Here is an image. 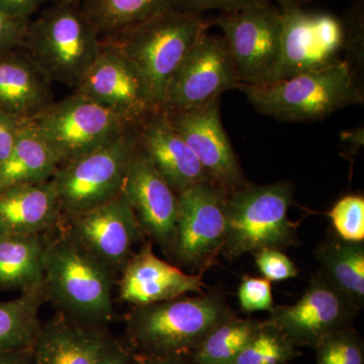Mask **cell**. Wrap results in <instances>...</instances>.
Wrapping results in <instances>:
<instances>
[{
  "mask_svg": "<svg viewBox=\"0 0 364 364\" xmlns=\"http://www.w3.org/2000/svg\"><path fill=\"white\" fill-rule=\"evenodd\" d=\"M233 315L215 294L136 306L127 318V343L136 353L191 358L208 333Z\"/></svg>",
  "mask_w": 364,
  "mask_h": 364,
  "instance_id": "cell-1",
  "label": "cell"
},
{
  "mask_svg": "<svg viewBox=\"0 0 364 364\" xmlns=\"http://www.w3.org/2000/svg\"><path fill=\"white\" fill-rule=\"evenodd\" d=\"M102 38L80 0L56 2L28 21L23 50L51 82L75 88L97 59Z\"/></svg>",
  "mask_w": 364,
  "mask_h": 364,
  "instance_id": "cell-2",
  "label": "cell"
},
{
  "mask_svg": "<svg viewBox=\"0 0 364 364\" xmlns=\"http://www.w3.org/2000/svg\"><path fill=\"white\" fill-rule=\"evenodd\" d=\"M256 111L286 122H314L349 105L363 104L353 65L340 62L263 85L238 88Z\"/></svg>",
  "mask_w": 364,
  "mask_h": 364,
  "instance_id": "cell-3",
  "label": "cell"
},
{
  "mask_svg": "<svg viewBox=\"0 0 364 364\" xmlns=\"http://www.w3.org/2000/svg\"><path fill=\"white\" fill-rule=\"evenodd\" d=\"M208 26L200 14L173 9L102 40L116 46L136 67L151 102L160 109L177 69Z\"/></svg>",
  "mask_w": 364,
  "mask_h": 364,
  "instance_id": "cell-4",
  "label": "cell"
},
{
  "mask_svg": "<svg viewBox=\"0 0 364 364\" xmlns=\"http://www.w3.org/2000/svg\"><path fill=\"white\" fill-rule=\"evenodd\" d=\"M112 284V270L70 237L46 239V294L67 317L87 325L109 322L114 315Z\"/></svg>",
  "mask_w": 364,
  "mask_h": 364,
  "instance_id": "cell-5",
  "label": "cell"
},
{
  "mask_svg": "<svg viewBox=\"0 0 364 364\" xmlns=\"http://www.w3.org/2000/svg\"><path fill=\"white\" fill-rule=\"evenodd\" d=\"M294 186L282 181L265 186L246 183L227 196V235L222 252L233 260L263 248L282 249L296 241L289 218Z\"/></svg>",
  "mask_w": 364,
  "mask_h": 364,
  "instance_id": "cell-6",
  "label": "cell"
},
{
  "mask_svg": "<svg viewBox=\"0 0 364 364\" xmlns=\"http://www.w3.org/2000/svg\"><path fill=\"white\" fill-rule=\"evenodd\" d=\"M282 18L279 62L265 83L284 80L347 61L354 53L345 21L328 13L279 4ZM348 62V61H347Z\"/></svg>",
  "mask_w": 364,
  "mask_h": 364,
  "instance_id": "cell-7",
  "label": "cell"
},
{
  "mask_svg": "<svg viewBox=\"0 0 364 364\" xmlns=\"http://www.w3.org/2000/svg\"><path fill=\"white\" fill-rule=\"evenodd\" d=\"M28 119L58 158L60 166L104 147L134 128L75 92L51 102Z\"/></svg>",
  "mask_w": 364,
  "mask_h": 364,
  "instance_id": "cell-8",
  "label": "cell"
},
{
  "mask_svg": "<svg viewBox=\"0 0 364 364\" xmlns=\"http://www.w3.org/2000/svg\"><path fill=\"white\" fill-rule=\"evenodd\" d=\"M136 129H129L112 143L59 167L51 181L62 214L70 217L122 193L139 146Z\"/></svg>",
  "mask_w": 364,
  "mask_h": 364,
  "instance_id": "cell-9",
  "label": "cell"
},
{
  "mask_svg": "<svg viewBox=\"0 0 364 364\" xmlns=\"http://www.w3.org/2000/svg\"><path fill=\"white\" fill-rule=\"evenodd\" d=\"M223 32L240 85H263L279 62L282 18L272 2L243 11L222 13L208 21Z\"/></svg>",
  "mask_w": 364,
  "mask_h": 364,
  "instance_id": "cell-10",
  "label": "cell"
},
{
  "mask_svg": "<svg viewBox=\"0 0 364 364\" xmlns=\"http://www.w3.org/2000/svg\"><path fill=\"white\" fill-rule=\"evenodd\" d=\"M178 215L172 250L182 264L207 268L226 241L227 193L203 182L178 193Z\"/></svg>",
  "mask_w": 364,
  "mask_h": 364,
  "instance_id": "cell-11",
  "label": "cell"
},
{
  "mask_svg": "<svg viewBox=\"0 0 364 364\" xmlns=\"http://www.w3.org/2000/svg\"><path fill=\"white\" fill-rule=\"evenodd\" d=\"M74 92L90 98L134 128L157 111L136 67L116 46L105 40Z\"/></svg>",
  "mask_w": 364,
  "mask_h": 364,
  "instance_id": "cell-12",
  "label": "cell"
},
{
  "mask_svg": "<svg viewBox=\"0 0 364 364\" xmlns=\"http://www.w3.org/2000/svg\"><path fill=\"white\" fill-rule=\"evenodd\" d=\"M358 312V306L318 272L296 304L273 306L267 322L296 347L315 348L334 333L351 327Z\"/></svg>",
  "mask_w": 364,
  "mask_h": 364,
  "instance_id": "cell-13",
  "label": "cell"
},
{
  "mask_svg": "<svg viewBox=\"0 0 364 364\" xmlns=\"http://www.w3.org/2000/svg\"><path fill=\"white\" fill-rule=\"evenodd\" d=\"M239 86L224 40L205 32L177 69L160 109L170 112L200 107Z\"/></svg>",
  "mask_w": 364,
  "mask_h": 364,
  "instance_id": "cell-14",
  "label": "cell"
},
{
  "mask_svg": "<svg viewBox=\"0 0 364 364\" xmlns=\"http://www.w3.org/2000/svg\"><path fill=\"white\" fill-rule=\"evenodd\" d=\"M166 114L213 184L230 195L248 183L223 126L220 98L200 107Z\"/></svg>",
  "mask_w": 364,
  "mask_h": 364,
  "instance_id": "cell-15",
  "label": "cell"
},
{
  "mask_svg": "<svg viewBox=\"0 0 364 364\" xmlns=\"http://www.w3.org/2000/svg\"><path fill=\"white\" fill-rule=\"evenodd\" d=\"M68 218V237L112 272L123 269L144 235L123 193Z\"/></svg>",
  "mask_w": 364,
  "mask_h": 364,
  "instance_id": "cell-16",
  "label": "cell"
},
{
  "mask_svg": "<svg viewBox=\"0 0 364 364\" xmlns=\"http://www.w3.org/2000/svg\"><path fill=\"white\" fill-rule=\"evenodd\" d=\"M122 193L133 208L144 234L163 248L171 249L176 233L178 196L140 145L127 170Z\"/></svg>",
  "mask_w": 364,
  "mask_h": 364,
  "instance_id": "cell-17",
  "label": "cell"
},
{
  "mask_svg": "<svg viewBox=\"0 0 364 364\" xmlns=\"http://www.w3.org/2000/svg\"><path fill=\"white\" fill-rule=\"evenodd\" d=\"M119 282V299L135 306L152 305L200 293L205 284L200 275H191L160 259L146 244L124 265Z\"/></svg>",
  "mask_w": 364,
  "mask_h": 364,
  "instance_id": "cell-18",
  "label": "cell"
},
{
  "mask_svg": "<svg viewBox=\"0 0 364 364\" xmlns=\"http://www.w3.org/2000/svg\"><path fill=\"white\" fill-rule=\"evenodd\" d=\"M136 132L139 145L177 195L196 184L210 182L166 112L161 109L151 112Z\"/></svg>",
  "mask_w": 364,
  "mask_h": 364,
  "instance_id": "cell-19",
  "label": "cell"
},
{
  "mask_svg": "<svg viewBox=\"0 0 364 364\" xmlns=\"http://www.w3.org/2000/svg\"><path fill=\"white\" fill-rule=\"evenodd\" d=\"M114 340L100 326L56 318L41 326L32 364H98Z\"/></svg>",
  "mask_w": 364,
  "mask_h": 364,
  "instance_id": "cell-20",
  "label": "cell"
},
{
  "mask_svg": "<svg viewBox=\"0 0 364 364\" xmlns=\"http://www.w3.org/2000/svg\"><path fill=\"white\" fill-rule=\"evenodd\" d=\"M61 214L52 181L0 189V235H42L56 224Z\"/></svg>",
  "mask_w": 364,
  "mask_h": 364,
  "instance_id": "cell-21",
  "label": "cell"
},
{
  "mask_svg": "<svg viewBox=\"0 0 364 364\" xmlns=\"http://www.w3.org/2000/svg\"><path fill=\"white\" fill-rule=\"evenodd\" d=\"M53 102L51 81L23 49L0 59V112L28 119Z\"/></svg>",
  "mask_w": 364,
  "mask_h": 364,
  "instance_id": "cell-22",
  "label": "cell"
},
{
  "mask_svg": "<svg viewBox=\"0 0 364 364\" xmlns=\"http://www.w3.org/2000/svg\"><path fill=\"white\" fill-rule=\"evenodd\" d=\"M46 238L39 234L0 235V289L44 287Z\"/></svg>",
  "mask_w": 364,
  "mask_h": 364,
  "instance_id": "cell-23",
  "label": "cell"
},
{
  "mask_svg": "<svg viewBox=\"0 0 364 364\" xmlns=\"http://www.w3.org/2000/svg\"><path fill=\"white\" fill-rule=\"evenodd\" d=\"M60 162L28 119L21 123L9 156L0 164L2 186L51 181Z\"/></svg>",
  "mask_w": 364,
  "mask_h": 364,
  "instance_id": "cell-24",
  "label": "cell"
},
{
  "mask_svg": "<svg viewBox=\"0 0 364 364\" xmlns=\"http://www.w3.org/2000/svg\"><path fill=\"white\" fill-rule=\"evenodd\" d=\"M320 273L359 310L364 304V244L336 239L316 250Z\"/></svg>",
  "mask_w": 364,
  "mask_h": 364,
  "instance_id": "cell-25",
  "label": "cell"
},
{
  "mask_svg": "<svg viewBox=\"0 0 364 364\" xmlns=\"http://www.w3.org/2000/svg\"><path fill=\"white\" fill-rule=\"evenodd\" d=\"M177 1L178 0H80V6L102 39L176 9Z\"/></svg>",
  "mask_w": 364,
  "mask_h": 364,
  "instance_id": "cell-26",
  "label": "cell"
},
{
  "mask_svg": "<svg viewBox=\"0 0 364 364\" xmlns=\"http://www.w3.org/2000/svg\"><path fill=\"white\" fill-rule=\"evenodd\" d=\"M46 299L43 287L0 303V351L33 347L42 326L39 311Z\"/></svg>",
  "mask_w": 364,
  "mask_h": 364,
  "instance_id": "cell-27",
  "label": "cell"
},
{
  "mask_svg": "<svg viewBox=\"0 0 364 364\" xmlns=\"http://www.w3.org/2000/svg\"><path fill=\"white\" fill-rule=\"evenodd\" d=\"M262 322L233 315L215 326L191 354L195 364H234Z\"/></svg>",
  "mask_w": 364,
  "mask_h": 364,
  "instance_id": "cell-28",
  "label": "cell"
},
{
  "mask_svg": "<svg viewBox=\"0 0 364 364\" xmlns=\"http://www.w3.org/2000/svg\"><path fill=\"white\" fill-rule=\"evenodd\" d=\"M301 354L298 347L277 328L263 321L234 364H287Z\"/></svg>",
  "mask_w": 364,
  "mask_h": 364,
  "instance_id": "cell-29",
  "label": "cell"
},
{
  "mask_svg": "<svg viewBox=\"0 0 364 364\" xmlns=\"http://www.w3.org/2000/svg\"><path fill=\"white\" fill-rule=\"evenodd\" d=\"M316 364H364V344L351 327L340 330L315 347Z\"/></svg>",
  "mask_w": 364,
  "mask_h": 364,
  "instance_id": "cell-30",
  "label": "cell"
},
{
  "mask_svg": "<svg viewBox=\"0 0 364 364\" xmlns=\"http://www.w3.org/2000/svg\"><path fill=\"white\" fill-rule=\"evenodd\" d=\"M332 226L340 240L364 241V198L348 195L340 198L329 212Z\"/></svg>",
  "mask_w": 364,
  "mask_h": 364,
  "instance_id": "cell-31",
  "label": "cell"
},
{
  "mask_svg": "<svg viewBox=\"0 0 364 364\" xmlns=\"http://www.w3.org/2000/svg\"><path fill=\"white\" fill-rule=\"evenodd\" d=\"M237 294L243 312H270L273 309L272 282L264 277H244Z\"/></svg>",
  "mask_w": 364,
  "mask_h": 364,
  "instance_id": "cell-32",
  "label": "cell"
},
{
  "mask_svg": "<svg viewBox=\"0 0 364 364\" xmlns=\"http://www.w3.org/2000/svg\"><path fill=\"white\" fill-rule=\"evenodd\" d=\"M253 254L256 267L262 277L270 282L298 277V267L280 249L263 248Z\"/></svg>",
  "mask_w": 364,
  "mask_h": 364,
  "instance_id": "cell-33",
  "label": "cell"
},
{
  "mask_svg": "<svg viewBox=\"0 0 364 364\" xmlns=\"http://www.w3.org/2000/svg\"><path fill=\"white\" fill-rule=\"evenodd\" d=\"M268 1L269 0H178L176 9L202 16L203 13L208 11H221L222 13L243 11Z\"/></svg>",
  "mask_w": 364,
  "mask_h": 364,
  "instance_id": "cell-34",
  "label": "cell"
},
{
  "mask_svg": "<svg viewBox=\"0 0 364 364\" xmlns=\"http://www.w3.org/2000/svg\"><path fill=\"white\" fill-rule=\"evenodd\" d=\"M28 21L14 20L0 13V59L23 49Z\"/></svg>",
  "mask_w": 364,
  "mask_h": 364,
  "instance_id": "cell-35",
  "label": "cell"
},
{
  "mask_svg": "<svg viewBox=\"0 0 364 364\" xmlns=\"http://www.w3.org/2000/svg\"><path fill=\"white\" fill-rule=\"evenodd\" d=\"M23 121L0 112V164L11 154Z\"/></svg>",
  "mask_w": 364,
  "mask_h": 364,
  "instance_id": "cell-36",
  "label": "cell"
},
{
  "mask_svg": "<svg viewBox=\"0 0 364 364\" xmlns=\"http://www.w3.org/2000/svg\"><path fill=\"white\" fill-rule=\"evenodd\" d=\"M47 1L50 0H0V13L14 20L30 21Z\"/></svg>",
  "mask_w": 364,
  "mask_h": 364,
  "instance_id": "cell-37",
  "label": "cell"
},
{
  "mask_svg": "<svg viewBox=\"0 0 364 364\" xmlns=\"http://www.w3.org/2000/svg\"><path fill=\"white\" fill-rule=\"evenodd\" d=\"M98 364H134V350L126 342L114 340Z\"/></svg>",
  "mask_w": 364,
  "mask_h": 364,
  "instance_id": "cell-38",
  "label": "cell"
},
{
  "mask_svg": "<svg viewBox=\"0 0 364 364\" xmlns=\"http://www.w3.org/2000/svg\"><path fill=\"white\" fill-rule=\"evenodd\" d=\"M134 364H195L189 356H159L136 353L134 351Z\"/></svg>",
  "mask_w": 364,
  "mask_h": 364,
  "instance_id": "cell-39",
  "label": "cell"
},
{
  "mask_svg": "<svg viewBox=\"0 0 364 364\" xmlns=\"http://www.w3.org/2000/svg\"><path fill=\"white\" fill-rule=\"evenodd\" d=\"M33 347L0 351V364H32Z\"/></svg>",
  "mask_w": 364,
  "mask_h": 364,
  "instance_id": "cell-40",
  "label": "cell"
},
{
  "mask_svg": "<svg viewBox=\"0 0 364 364\" xmlns=\"http://www.w3.org/2000/svg\"><path fill=\"white\" fill-rule=\"evenodd\" d=\"M312 1V0H277L279 4H293L296 6H303L304 4H308V2Z\"/></svg>",
  "mask_w": 364,
  "mask_h": 364,
  "instance_id": "cell-41",
  "label": "cell"
},
{
  "mask_svg": "<svg viewBox=\"0 0 364 364\" xmlns=\"http://www.w3.org/2000/svg\"><path fill=\"white\" fill-rule=\"evenodd\" d=\"M50 1H52V4H56V2L68 1V0H50Z\"/></svg>",
  "mask_w": 364,
  "mask_h": 364,
  "instance_id": "cell-42",
  "label": "cell"
},
{
  "mask_svg": "<svg viewBox=\"0 0 364 364\" xmlns=\"http://www.w3.org/2000/svg\"><path fill=\"white\" fill-rule=\"evenodd\" d=\"M2 188H4V186H2L1 178H0V189H1Z\"/></svg>",
  "mask_w": 364,
  "mask_h": 364,
  "instance_id": "cell-43",
  "label": "cell"
}]
</instances>
